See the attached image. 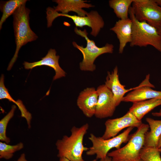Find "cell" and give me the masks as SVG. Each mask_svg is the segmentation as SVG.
<instances>
[{
	"label": "cell",
	"mask_w": 161,
	"mask_h": 161,
	"mask_svg": "<svg viewBox=\"0 0 161 161\" xmlns=\"http://www.w3.org/2000/svg\"><path fill=\"white\" fill-rule=\"evenodd\" d=\"M24 144L20 142L17 144L11 145L5 142H0V158L8 160L12 157L14 154L22 149Z\"/></svg>",
	"instance_id": "22"
},
{
	"label": "cell",
	"mask_w": 161,
	"mask_h": 161,
	"mask_svg": "<svg viewBox=\"0 0 161 161\" xmlns=\"http://www.w3.org/2000/svg\"><path fill=\"white\" fill-rule=\"evenodd\" d=\"M15 161H28L26 158L25 155L24 153L21 154L18 159Z\"/></svg>",
	"instance_id": "25"
},
{
	"label": "cell",
	"mask_w": 161,
	"mask_h": 161,
	"mask_svg": "<svg viewBox=\"0 0 161 161\" xmlns=\"http://www.w3.org/2000/svg\"><path fill=\"white\" fill-rule=\"evenodd\" d=\"M57 4L53 8L55 12H61L62 14H68L70 12H74L77 15L80 16H86L88 12L83 9L89 8L95 6L87 2V0H55L53 1Z\"/></svg>",
	"instance_id": "14"
},
{
	"label": "cell",
	"mask_w": 161,
	"mask_h": 161,
	"mask_svg": "<svg viewBox=\"0 0 161 161\" xmlns=\"http://www.w3.org/2000/svg\"><path fill=\"white\" fill-rule=\"evenodd\" d=\"M159 151L161 153V148L158 149Z\"/></svg>",
	"instance_id": "32"
},
{
	"label": "cell",
	"mask_w": 161,
	"mask_h": 161,
	"mask_svg": "<svg viewBox=\"0 0 161 161\" xmlns=\"http://www.w3.org/2000/svg\"><path fill=\"white\" fill-rule=\"evenodd\" d=\"M105 85L112 92L117 106L122 101L124 95L131 89H125V86L121 83L119 80L117 66L111 72H108Z\"/></svg>",
	"instance_id": "16"
},
{
	"label": "cell",
	"mask_w": 161,
	"mask_h": 161,
	"mask_svg": "<svg viewBox=\"0 0 161 161\" xmlns=\"http://www.w3.org/2000/svg\"><path fill=\"white\" fill-rule=\"evenodd\" d=\"M4 75L2 74L0 79V99H6L9 101L15 103L18 107L21 112V117L26 120L28 127H31V120L32 118L30 113L28 111L22 101L18 99L15 100L9 94L8 89L5 87L4 83Z\"/></svg>",
	"instance_id": "19"
},
{
	"label": "cell",
	"mask_w": 161,
	"mask_h": 161,
	"mask_svg": "<svg viewBox=\"0 0 161 161\" xmlns=\"http://www.w3.org/2000/svg\"><path fill=\"white\" fill-rule=\"evenodd\" d=\"M89 128L88 123L80 127L74 126L71 130L70 135H64L62 139L58 140L56 143L58 157H65L69 161H84L83 153L89 148L83 145V141Z\"/></svg>",
	"instance_id": "1"
},
{
	"label": "cell",
	"mask_w": 161,
	"mask_h": 161,
	"mask_svg": "<svg viewBox=\"0 0 161 161\" xmlns=\"http://www.w3.org/2000/svg\"><path fill=\"white\" fill-rule=\"evenodd\" d=\"M54 49H50L47 55L38 61L29 63L24 61L23 64L26 69H31L38 66H46L52 68L55 73L53 80H55L66 75V72L60 66L59 64V56L56 55Z\"/></svg>",
	"instance_id": "13"
},
{
	"label": "cell",
	"mask_w": 161,
	"mask_h": 161,
	"mask_svg": "<svg viewBox=\"0 0 161 161\" xmlns=\"http://www.w3.org/2000/svg\"><path fill=\"white\" fill-rule=\"evenodd\" d=\"M149 74L147 75L140 85L123 97L122 101L134 103L154 98L161 99V91L151 89L155 86L149 82Z\"/></svg>",
	"instance_id": "11"
},
{
	"label": "cell",
	"mask_w": 161,
	"mask_h": 161,
	"mask_svg": "<svg viewBox=\"0 0 161 161\" xmlns=\"http://www.w3.org/2000/svg\"><path fill=\"white\" fill-rule=\"evenodd\" d=\"M74 31L77 35L84 38L86 41L85 47L78 45L75 42L72 43L74 47L79 50L83 56L82 61L79 64L80 68L82 71H93L96 69L95 65L94 64L96 59L103 54L112 53L114 46L112 44L107 43L103 47H98L94 41L89 38L86 29L81 30L76 27Z\"/></svg>",
	"instance_id": "5"
},
{
	"label": "cell",
	"mask_w": 161,
	"mask_h": 161,
	"mask_svg": "<svg viewBox=\"0 0 161 161\" xmlns=\"http://www.w3.org/2000/svg\"><path fill=\"white\" fill-rule=\"evenodd\" d=\"M96 90L98 98L95 115L100 119L112 116L117 107L112 92L105 84L99 86Z\"/></svg>",
	"instance_id": "10"
},
{
	"label": "cell",
	"mask_w": 161,
	"mask_h": 161,
	"mask_svg": "<svg viewBox=\"0 0 161 161\" xmlns=\"http://www.w3.org/2000/svg\"><path fill=\"white\" fill-rule=\"evenodd\" d=\"M160 112H161V109H160Z\"/></svg>",
	"instance_id": "34"
},
{
	"label": "cell",
	"mask_w": 161,
	"mask_h": 161,
	"mask_svg": "<svg viewBox=\"0 0 161 161\" xmlns=\"http://www.w3.org/2000/svg\"><path fill=\"white\" fill-rule=\"evenodd\" d=\"M161 148V135L158 140L157 148L158 149Z\"/></svg>",
	"instance_id": "28"
},
{
	"label": "cell",
	"mask_w": 161,
	"mask_h": 161,
	"mask_svg": "<svg viewBox=\"0 0 161 161\" xmlns=\"http://www.w3.org/2000/svg\"><path fill=\"white\" fill-rule=\"evenodd\" d=\"M149 125L142 123L129 137L127 144L123 147L109 152L107 156L112 161H137L140 158V151L144 146L145 136Z\"/></svg>",
	"instance_id": "4"
},
{
	"label": "cell",
	"mask_w": 161,
	"mask_h": 161,
	"mask_svg": "<svg viewBox=\"0 0 161 161\" xmlns=\"http://www.w3.org/2000/svg\"><path fill=\"white\" fill-rule=\"evenodd\" d=\"M59 161H69L68 159L65 157H61L60 158Z\"/></svg>",
	"instance_id": "29"
},
{
	"label": "cell",
	"mask_w": 161,
	"mask_h": 161,
	"mask_svg": "<svg viewBox=\"0 0 161 161\" xmlns=\"http://www.w3.org/2000/svg\"><path fill=\"white\" fill-rule=\"evenodd\" d=\"M131 6L136 19L157 30L161 26V6L155 0H134Z\"/></svg>",
	"instance_id": "8"
},
{
	"label": "cell",
	"mask_w": 161,
	"mask_h": 161,
	"mask_svg": "<svg viewBox=\"0 0 161 161\" xmlns=\"http://www.w3.org/2000/svg\"><path fill=\"white\" fill-rule=\"evenodd\" d=\"M161 105V99L154 98L133 103L129 111L139 120L156 107Z\"/></svg>",
	"instance_id": "17"
},
{
	"label": "cell",
	"mask_w": 161,
	"mask_h": 161,
	"mask_svg": "<svg viewBox=\"0 0 161 161\" xmlns=\"http://www.w3.org/2000/svg\"><path fill=\"white\" fill-rule=\"evenodd\" d=\"M153 116L157 117H161V112H154L152 113Z\"/></svg>",
	"instance_id": "27"
},
{
	"label": "cell",
	"mask_w": 161,
	"mask_h": 161,
	"mask_svg": "<svg viewBox=\"0 0 161 161\" xmlns=\"http://www.w3.org/2000/svg\"><path fill=\"white\" fill-rule=\"evenodd\" d=\"M131 112L129 111L122 117L107 120L105 123V130L101 137L105 140L117 135L122 130L127 127L137 128L142 124Z\"/></svg>",
	"instance_id": "9"
},
{
	"label": "cell",
	"mask_w": 161,
	"mask_h": 161,
	"mask_svg": "<svg viewBox=\"0 0 161 161\" xmlns=\"http://www.w3.org/2000/svg\"><path fill=\"white\" fill-rule=\"evenodd\" d=\"M98 98V94L95 88H87L80 93L77 105L86 117H91L95 115Z\"/></svg>",
	"instance_id": "12"
},
{
	"label": "cell",
	"mask_w": 161,
	"mask_h": 161,
	"mask_svg": "<svg viewBox=\"0 0 161 161\" xmlns=\"http://www.w3.org/2000/svg\"><path fill=\"white\" fill-rule=\"evenodd\" d=\"M16 108L15 105H13L10 111L0 121V140L8 144L10 140L6 135L7 127L10 120L14 116Z\"/></svg>",
	"instance_id": "23"
},
{
	"label": "cell",
	"mask_w": 161,
	"mask_h": 161,
	"mask_svg": "<svg viewBox=\"0 0 161 161\" xmlns=\"http://www.w3.org/2000/svg\"><path fill=\"white\" fill-rule=\"evenodd\" d=\"M99 161H112L111 157L108 156L105 158L100 159Z\"/></svg>",
	"instance_id": "26"
},
{
	"label": "cell",
	"mask_w": 161,
	"mask_h": 161,
	"mask_svg": "<svg viewBox=\"0 0 161 161\" xmlns=\"http://www.w3.org/2000/svg\"><path fill=\"white\" fill-rule=\"evenodd\" d=\"M30 10L24 4L19 7L13 14V26L16 48L14 55L10 62L7 70H10L16 62L21 47L29 42L36 40L37 35L31 29L29 25Z\"/></svg>",
	"instance_id": "2"
},
{
	"label": "cell",
	"mask_w": 161,
	"mask_h": 161,
	"mask_svg": "<svg viewBox=\"0 0 161 161\" xmlns=\"http://www.w3.org/2000/svg\"><path fill=\"white\" fill-rule=\"evenodd\" d=\"M134 0H110L109 7L112 8L117 17L119 19L128 18L129 11Z\"/></svg>",
	"instance_id": "20"
},
{
	"label": "cell",
	"mask_w": 161,
	"mask_h": 161,
	"mask_svg": "<svg viewBox=\"0 0 161 161\" xmlns=\"http://www.w3.org/2000/svg\"><path fill=\"white\" fill-rule=\"evenodd\" d=\"M47 26L48 27L52 25V22L55 18L59 16H64L71 19L77 27L82 28L85 26L90 27L92 29L90 34L96 37L104 25L103 18L95 10H92L87 13L86 15L85 16H80L58 13L55 12L53 8L50 7L47 8Z\"/></svg>",
	"instance_id": "7"
},
{
	"label": "cell",
	"mask_w": 161,
	"mask_h": 161,
	"mask_svg": "<svg viewBox=\"0 0 161 161\" xmlns=\"http://www.w3.org/2000/svg\"><path fill=\"white\" fill-rule=\"evenodd\" d=\"M160 153L157 147L144 146L140 151V158L143 161H161Z\"/></svg>",
	"instance_id": "24"
},
{
	"label": "cell",
	"mask_w": 161,
	"mask_h": 161,
	"mask_svg": "<svg viewBox=\"0 0 161 161\" xmlns=\"http://www.w3.org/2000/svg\"><path fill=\"white\" fill-rule=\"evenodd\" d=\"M137 161H143L141 159H140L139 160H137Z\"/></svg>",
	"instance_id": "33"
},
{
	"label": "cell",
	"mask_w": 161,
	"mask_h": 161,
	"mask_svg": "<svg viewBox=\"0 0 161 161\" xmlns=\"http://www.w3.org/2000/svg\"><path fill=\"white\" fill-rule=\"evenodd\" d=\"M132 22L129 18L124 20L119 19L110 30L116 34L119 42V52L122 54L127 44L131 42Z\"/></svg>",
	"instance_id": "15"
},
{
	"label": "cell",
	"mask_w": 161,
	"mask_h": 161,
	"mask_svg": "<svg viewBox=\"0 0 161 161\" xmlns=\"http://www.w3.org/2000/svg\"><path fill=\"white\" fill-rule=\"evenodd\" d=\"M27 1V0H10L1 2L0 10L3 14L0 21V30L6 19L13 14L20 6L26 4Z\"/></svg>",
	"instance_id": "21"
},
{
	"label": "cell",
	"mask_w": 161,
	"mask_h": 161,
	"mask_svg": "<svg viewBox=\"0 0 161 161\" xmlns=\"http://www.w3.org/2000/svg\"><path fill=\"white\" fill-rule=\"evenodd\" d=\"M157 32L161 36V26L159 28L157 29Z\"/></svg>",
	"instance_id": "31"
},
{
	"label": "cell",
	"mask_w": 161,
	"mask_h": 161,
	"mask_svg": "<svg viewBox=\"0 0 161 161\" xmlns=\"http://www.w3.org/2000/svg\"><path fill=\"white\" fill-rule=\"evenodd\" d=\"M155 1L158 5L161 6V0H155Z\"/></svg>",
	"instance_id": "30"
},
{
	"label": "cell",
	"mask_w": 161,
	"mask_h": 161,
	"mask_svg": "<svg viewBox=\"0 0 161 161\" xmlns=\"http://www.w3.org/2000/svg\"><path fill=\"white\" fill-rule=\"evenodd\" d=\"M146 120L150 131L145 134L144 146L157 148L158 140L161 135V120L147 117Z\"/></svg>",
	"instance_id": "18"
},
{
	"label": "cell",
	"mask_w": 161,
	"mask_h": 161,
	"mask_svg": "<svg viewBox=\"0 0 161 161\" xmlns=\"http://www.w3.org/2000/svg\"><path fill=\"white\" fill-rule=\"evenodd\" d=\"M129 18L132 22L131 47H153L161 53V36L157 30L145 21H140L135 18L131 6L129 11Z\"/></svg>",
	"instance_id": "3"
},
{
	"label": "cell",
	"mask_w": 161,
	"mask_h": 161,
	"mask_svg": "<svg viewBox=\"0 0 161 161\" xmlns=\"http://www.w3.org/2000/svg\"><path fill=\"white\" fill-rule=\"evenodd\" d=\"M134 127L128 128L122 133L118 135L106 140L101 137H97L91 134L89 139L92 143V146L86 152L88 156L96 155L97 159H102L107 156L111 149L120 148L123 143L127 142L129 139V134Z\"/></svg>",
	"instance_id": "6"
}]
</instances>
